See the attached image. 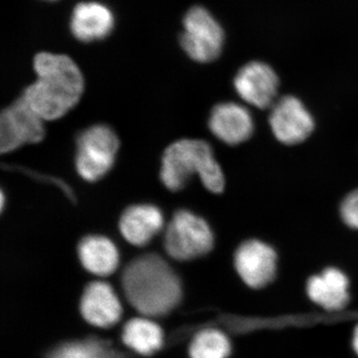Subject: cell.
Masks as SVG:
<instances>
[{"instance_id": "6da1fadb", "label": "cell", "mask_w": 358, "mask_h": 358, "mask_svg": "<svg viewBox=\"0 0 358 358\" xmlns=\"http://www.w3.org/2000/svg\"><path fill=\"white\" fill-rule=\"evenodd\" d=\"M37 80L22 96L44 121L60 119L75 107L84 91V78L66 55L43 53L34 58Z\"/></svg>"}, {"instance_id": "7a4b0ae2", "label": "cell", "mask_w": 358, "mask_h": 358, "mask_svg": "<svg viewBox=\"0 0 358 358\" xmlns=\"http://www.w3.org/2000/svg\"><path fill=\"white\" fill-rule=\"evenodd\" d=\"M122 286L129 303L148 317L167 315L182 296L178 275L157 254L134 259L122 272Z\"/></svg>"}, {"instance_id": "3957f363", "label": "cell", "mask_w": 358, "mask_h": 358, "mask_svg": "<svg viewBox=\"0 0 358 358\" xmlns=\"http://www.w3.org/2000/svg\"><path fill=\"white\" fill-rule=\"evenodd\" d=\"M195 174L209 192H223L225 178L208 143L180 140L171 143L162 157L160 180L164 185L171 192H178Z\"/></svg>"}, {"instance_id": "277c9868", "label": "cell", "mask_w": 358, "mask_h": 358, "mask_svg": "<svg viewBox=\"0 0 358 358\" xmlns=\"http://www.w3.org/2000/svg\"><path fill=\"white\" fill-rule=\"evenodd\" d=\"M164 246L167 255L174 260H193L207 255L213 249L214 234L203 218L180 209L167 225Z\"/></svg>"}, {"instance_id": "5b68a950", "label": "cell", "mask_w": 358, "mask_h": 358, "mask_svg": "<svg viewBox=\"0 0 358 358\" xmlns=\"http://www.w3.org/2000/svg\"><path fill=\"white\" fill-rule=\"evenodd\" d=\"M120 141L114 129L96 124L77 136L75 166L85 180L94 182L103 178L114 166Z\"/></svg>"}, {"instance_id": "8992f818", "label": "cell", "mask_w": 358, "mask_h": 358, "mask_svg": "<svg viewBox=\"0 0 358 358\" xmlns=\"http://www.w3.org/2000/svg\"><path fill=\"white\" fill-rule=\"evenodd\" d=\"M185 31L180 44L188 56L196 62L208 63L217 59L222 52L224 30L207 9L192 7L183 20Z\"/></svg>"}, {"instance_id": "52a82bcc", "label": "cell", "mask_w": 358, "mask_h": 358, "mask_svg": "<svg viewBox=\"0 0 358 358\" xmlns=\"http://www.w3.org/2000/svg\"><path fill=\"white\" fill-rule=\"evenodd\" d=\"M44 120L22 96L0 115V152L8 154L23 145L40 143L45 136Z\"/></svg>"}, {"instance_id": "ba28073f", "label": "cell", "mask_w": 358, "mask_h": 358, "mask_svg": "<svg viewBox=\"0 0 358 358\" xmlns=\"http://www.w3.org/2000/svg\"><path fill=\"white\" fill-rule=\"evenodd\" d=\"M271 129L275 138L287 145H294L307 140L315 129V120L300 99L284 96L270 108Z\"/></svg>"}, {"instance_id": "9c48e42d", "label": "cell", "mask_w": 358, "mask_h": 358, "mask_svg": "<svg viewBox=\"0 0 358 358\" xmlns=\"http://www.w3.org/2000/svg\"><path fill=\"white\" fill-rule=\"evenodd\" d=\"M280 80L275 71L262 61H251L238 71L234 88L245 103L268 109L278 100Z\"/></svg>"}, {"instance_id": "30bf717a", "label": "cell", "mask_w": 358, "mask_h": 358, "mask_svg": "<svg viewBox=\"0 0 358 358\" xmlns=\"http://www.w3.org/2000/svg\"><path fill=\"white\" fill-rule=\"evenodd\" d=\"M278 257L274 248L258 239L247 240L238 247L234 265L250 288L261 289L274 280Z\"/></svg>"}, {"instance_id": "8fae6325", "label": "cell", "mask_w": 358, "mask_h": 358, "mask_svg": "<svg viewBox=\"0 0 358 358\" xmlns=\"http://www.w3.org/2000/svg\"><path fill=\"white\" fill-rule=\"evenodd\" d=\"M211 133L229 145H241L254 133V120L243 105L221 103L211 110L208 121Z\"/></svg>"}, {"instance_id": "7c38bea8", "label": "cell", "mask_w": 358, "mask_h": 358, "mask_svg": "<svg viewBox=\"0 0 358 358\" xmlns=\"http://www.w3.org/2000/svg\"><path fill=\"white\" fill-rule=\"evenodd\" d=\"M81 313L93 326L110 327L121 319V301L114 289L105 282H93L85 289L81 299Z\"/></svg>"}, {"instance_id": "4fadbf2b", "label": "cell", "mask_w": 358, "mask_h": 358, "mask_svg": "<svg viewBox=\"0 0 358 358\" xmlns=\"http://www.w3.org/2000/svg\"><path fill=\"white\" fill-rule=\"evenodd\" d=\"M164 225V214L152 204L129 206L122 212L119 227L122 237L134 246H145Z\"/></svg>"}, {"instance_id": "5bb4252c", "label": "cell", "mask_w": 358, "mask_h": 358, "mask_svg": "<svg viewBox=\"0 0 358 358\" xmlns=\"http://www.w3.org/2000/svg\"><path fill=\"white\" fill-rule=\"evenodd\" d=\"M350 281L338 268H327L308 279L307 293L310 300L329 310H341L350 301Z\"/></svg>"}, {"instance_id": "9a60e30c", "label": "cell", "mask_w": 358, "mask_h": 358, "mask_svg": "<svg viewBox=\"0 0 358 358\" xmlns=\"http://www.w3.org/2000/svg\"><path fill=\"white\" fill-rule=\"evenodd\" d=\"M114 16L108 7L98 2H83L75 7L71 30L77 39L84 42L103 39L112 31Z\"/></svg>"}, {"instance_id": "2e32d148", "label": "cell", "mask_w": 358, "mask_h": 358, "mask_svg": "<svg viewBox=\"0 0 358 358\" xmlns=\"http://www.w3.org/2000/svg\"><path fill=\"white\" fill-rule=\"evenodd\" d=\"M78 255L88 272L99 277L114 274L120 262L117 246L100 235L84 237L78 245Z\"/></svg>"}, {"instance_id": "e0dca14e", "label": "cell", "mask_w": 358, "mask_h": 358, "mask_svg": "<svg viewBox=\"0 0 358 358\" xmlns=\"http://www.w3.org/2000/svg\"><path fill=\"white\" fill-rule=\"evenodd\" d=\"M124 345L140 355H150L162 348L164 334L152 320L136 317L127 322L122 329Z\"/></svg>"}, {"instance_id": "ac0fdd59", "label": "cell", "mask_w": 358, "mask_h": 358, "mask_svg": "<svg viewBox=\"0 0 358 358\" xmlns=\"http://www.w3.org/2000/svg\"><path fill=\"white\" fill-rule=\"evenodd\" d=\"M230 352L229 339L222 331L214 329L197 334L189 348L192 358H227Z\"/></svg>"}, {"instance_id": "d6986e66", "label": "cell", "mask_w": 358, "mask_h": 358, "mask_svg": "<svg viewBox=\"0 0 358 358\" xmlns=\"http://www.w3.org/2000/svg\"><path fill=\"white\" fill-rule=\"evenodd\" d=\"M48 358H115L114 352L98 339L72 341L57 346Z\"/></svg>"}, {"instance_id": "ffe728a7", "label": "cell", "mask_w": 358, "mask_h": 358, "mask_svg": "<svg viewBox=\"0 0 358 358\" xmlns=\"http://www.w3.org/2000/svg\"><path fill=\"white\" fill-rule=\"evenodd\" d=\"M341 215L346 225L358 229V189L353 190L343 199Z\"/></svg>"}, {"instance_id": "44dd1931", "label": "cell", "mask_w": 358, "mask_h": 358, "mask_svg": "<svg viewBox=\"0 0 358 358\" xmlns=\"http://www.w3.org/2000/svg\"><path fill=\"white\" fill-rule=\"evenodd\" d=\"M353 348H355V352L358 355V326L355 329V336H353Z\"/></svg>"}]
</instances>
